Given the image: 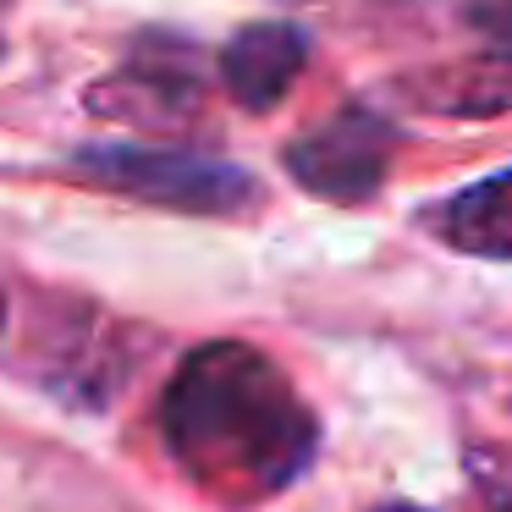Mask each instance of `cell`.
Returning a JSON list of instances; mask_svg holds the SVG:
<instances>
[{
    "label": "cell",
    "instance_id": "1",
    "mask_svg": "<svg viewBox=\"0 0 512 512\" xmlns=\"http://www.w3.org/2000/svg\"><path fill=\"white\" fill-rule=\"evenodd\" d=\"M160 430L182 474L226 507H254L298 485L320 446V424L287 369L248 342L193 347L166 380Z\"/></svg>",
    "mask_w": 512,
    "mask_h": 512
},
{
    "label": "cell",
    "instance_id": "2",
    "mask_svg": "<svg viewBox=\"0 0 512 512\" xmlns=\"http://www.w3.org/2000/svg\"><path fill=\"white\" fill-rule=\"evenodd\" d=\"M89 188L127 193V199L160 204V210L188 215H248L259 204L254 171L232 160L199 155L188 144H100L72 160Z\"/></svg>",
    "mask_w": 512,
    "mask_h": 512
},
{
    "label": "cell",
    "instance_id": "3",
    "mask_svg": "<svg viewBox=\"0 0 512 512\" xmlns=\"http://www.w3.org/2000/svg\"><path fill=\"white\" fill-rule=\"evenodd\" d=\"M391 155H397V127L386 116L364 111V105H347L331 122L292 138L287 171L303 193H314L325 204H364L380 193Z\"/></svg>",
    "mask_w": 512,
    "mask_h": 512
},
{
    "label": "cell",
    "instance_id": "4",
    "mask_svg": "<svg viewBox=\"0 0 512 512\" xmlns=\"http://www.w3.org/2000/svg\"><path fill=\"white\" fill-rule=\"evenodd\" d=\"M309 67V34L298 23H254L221 50V83L243 111H276Z\"/></svg>",
    "mask_w": 512,
    "mask_h": 512
},
{
    "label": "cell",
    "instance_id": "5",
    "mask_svg": "<svg viewBox=\"0 0 512 512\" xmlns=\"http://www.w3.org/2000/svg\"><path fill=\"white\" fill-rule=\"evenodd\" d=\"M408 94L430 116H463V122L512 116V50H485L457 67L419 72V78H408Z\"/></svg>",
    "mask_w": 512,
    "mask_h": 512
},
{
    "label": "cell",
    "instance_id": "6",
    "mask_svg": "<svg viewBox=\"0 0 512 512\" xmlns=\"http://www.w3.org/2000/svg\"><path fill=\"white\" fill-rule=\"evenodd\" d=\"M430 232L441 237L446 248L474 259H512V166L496 171V177L468 182L463 193L441 199L430 215Z\"/></svg>",
    "mask_w": 512,
    "mask_h": 512
},
{
    "label": "cell",
    "instance_id": "7",
    "mask_svg": "<svg viewBox=\"0 0 512 512\" xmlns=\"http://www.w3.org/2000/svg\"><path fill=\"white\" fill-rule=\"evenodd\" d=\"M89 111L127 127H171L199 111V83L166 67H127L89 89Z\"/></svg>",
    "mask_w": 512,
    "mask_h": 512
},
{
    "label": "cell",
    "instance_id": "8",
    "mask_svg": "<svg viewBox=\"0 0 512 512\" xmlns=\"http://www.w3.org/2000/svg\"><path fill=\"white\" fill-rule=\"evenodd\" d=\"M468 479H474L485 512H512V452H468Z\"/></svg>",
    "mask_w": 512,
    "mask_h": 512
},
{
    "label": "cell",
    "instance_id": "9",
    "mask_svg": "<svg viewBox=\"0 0 512 512\" xmlns=\"http://www.w3.org/2000/svg\"><path fill=\"white\" fill-rule=\"evenodd\" d=\"M468 23L479 34H490L501 50H512V0H479L474 12H468Z\"/></svg>",
    "mask_w": 512,
    "mask_h": 512
},
{
    "label": "cell",
    "instance_id": "10",
    "mask_svg": "<svg viewBox=\"0 0 512 512\" xmlns=\"http://www.w3.org/2000/svg\"><path fill=\"white\" fill-rule=\"evenodd\" d=\"M375 512H424V507H413V501H386V507H375Z\"/></svg>",
    "mask_w": 512,
    "mask_h": 512
},
{
    "label": "cell",
    "instance_id": "11",
    "mask_svg": "<svg viewBox=\"0 0 512 512\" xmlns=\"http://www.w3.org/2000/svg\"><path fill=\"white\" fill-rule=\"evenodd\" d=\"M0 331H6V298H0Z\"/></svg>",
    "mask_w": 512,
    "mask_h": 512
},
{
    "label": "cell",
    "instance_id": "12",
    "mask_svg": "<svg viewBox=\"0 0 512 512\" xmlns=\"http://www.w3.org/2000/svg\"><path fill=\"white\" fill-rule=\"evenodd\" d=\"M292 6H309V0H292Z\"/></svg>",
    "mask_w": 512,
    "mask_h": 512
},
{
    "label": "cell",
    "instance_id": "13",
    "mask_svg": "<svg viewBox=\"0 0 512 512\" xmlns=\"http://www.w3.org/2000/svg\"><path fill=\"white\" fill-rule=\"evenodd\" d=\"M0 50H6V45H0Z\"/></svg>",
    "mask_w": 512,
    "mask_h": 512
}]
</instances>
